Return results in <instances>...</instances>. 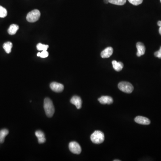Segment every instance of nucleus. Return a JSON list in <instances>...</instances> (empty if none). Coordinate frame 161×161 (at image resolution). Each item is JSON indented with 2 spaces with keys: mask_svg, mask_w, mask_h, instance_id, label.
<instances>
[{
  "mask_svg": "<svg viewBox=\"0 0 161 161\" xmlns=\"http://www.w3.org/2000/svg\"><path fill=\"white\" fill-rule=\"evenodd\" d=\"M46 114L48 117H51L55 112V108L52 101L49 98H46L44 101L43 104Z\"/></svg>",
  "mask_w": 161,
  "mask_h": 161,
  "instance_id": "nucleus-1",
  "label": "nucleus"
},
{
  "mask_svg": "<svg viewBox=\"0 0 161 161\" xmlns=\"http://www.w3.org/2000/svg\"><path fill=\"white\" fill-rule=\"evenodd\" d=\"M91 139L94 144H101L104 141V134L100 131H95L91 135Z\"/></svg>",
  "mask_w": 161,
  "mask_h": 161,
  "instance_id": "nucleus-2",
  "label": "nucleus"
},
{
  "mask_svg": "<svg viewBox=\"0 0 161 161\" xmlns=\"http://www.w3.org/2000/svg\"><path fill=\"white\" fill-rule=\"evenodd\" d=\"M118 88L122 92L130 94L133 91V87L130 83L126 82H122L119 83Z\"/></svg>",
  "mask_w": 161,
  "mask_h": 161,
  "instance_id": "nucleus-3",
  "label": "nucleus"
},
{
  "mask_svg": "<svg viewBox=\"0 0 161 161\" xmlns=\"http://www.w3.org/2000/svg\"><path fill=\"white\" fill-rule=\"evenodd\" d=\"M40 16V11L38 9H34L27 14L26 20L30 22H35L39 19Z\"/></svg>",
  "mask_w": 161,
  "mask_h": 161,
  "instance_id": "nucleus-4",
  "label": "nucleus"
},
{
  "mask_svg": "<svg viewBox=\"0 0 161 161\" xmlns=\"http://www.w3.org/2000/svg\"><path fill=\"white\" fill-rule=\"evenodd\" d=\"M70 151L74 154H79L82 152V148L78 143L76 141H72L68 145Z\"/></svg>",
  "mask_w": 161,
  "mask_h": 161,
  "instance_id": "nucleus-5",
  "label": "nucleus"
},
{
  "mask_svg": "<svg viewBox=\"0 0 161 161\" xmlns=\"http://www.w3.org/2000/svg\"><path fill=\"white\" fill-rule=\"evenodd\" d=\"M50 87L51 90L55 92H61L63 91L64 89V87L62 84L56 83V82L51 83Z\"/></svg>",
  "mask_w": 161,
  "mask_h": 161,
  "instance_id": "nucleus-6",
  "label": "nucleus"
},
{
  "mask_svg": "<svg viewBox=\"0 0 161 161\" xmlns=\"http://www.w3.org/2000/svg\"><path fill=\"white\" fill-rule=\"evenodd\" d=\"M70 103L74 105L76 108L79 109L82 108V100L80 97L78 96H74L70 100Z\"/></svg>",
  "mask_w": 161,
  "mask_h": 161,
  "instance_id": "nucleus-7",
  "label": "nucleus"
},
{
  "mask_svg": "<svg viewBox=\"0 0 161 161\" xmlns=\"http://www.w3.org/2000/svg\"><path fill=\"white\" fill-rule=\"evenodd\" d=\"M136 123L143 125H149L150 124V120L145 117L142 116H137L135 118Z\"/></svg>",
  "mask_w": 161,
  "mask_h": 161,
  "instance_id": "nucleus-8",
  "label": "nucleus"
},
{
  "mask_svg": "<svg viewBox=\"0 0 161 161\" xmlns=\"http://www.w3.org/2000/svg\"><path fill=\"white\" fill-rule=\"evenodd\" d=\"M113 53V49L112 47H109L105 48L101 53V56L103 58H108L110 57Z\"/></svg>",
  "mask_w": 161,
  "mask_h": 161,
  "instance_id": "nucleus-9",
  "label": "nucleus"
},
{
  "mask_svg": "<svg viewBox=\"0 0 161 161\" xmlns=\"http://www.w3.org/2000/svg\"><path fill=\"white\" fill-rule=\"evenodd\" d=\"M137 52V56L138 57L144 55L145 52V47L144 44L142 43L138 42L136 44Z\"/></svg>",
  "mask_w": 161,
  "mask_h": 161,
  "instance_id": "nucleus-10",
  "label": "nucleus"
},
{
  "mask_svg": "<svg viewBox=\"0 0 161 161\" xmlns=\"http://www.w3.org/2000/svg\"><path fill=\"white\" fill-rule=\"evenodd\" d=\"M98 101L102 104H111L113 102L112 98L108 96H103L98 99Z\"/></svg>",
  "mask_w": 161,
  "mask_h": 161,
  "instance_id": "nucleus-11",
  "label": "nucleus"
},
{
  "mask_svg": "<svg viewBox=\"0 0 161 161\" xmlns=\"http://www.w3.org/2000/svg\"><path fill=\"white\" fill-rule=\"evenodd\" d=\"M35 136L37 137L39 143L42 144L45 142V137L43 132L40 130H38L35 132Z\"/></svg>",
  "mask_w": 161,
  "mask_h": 161,
  "instance_id": "nucleus-12",
  "label": "nucleus"
},
{
  "mask_svg": "<svg viewBox=\"0 0 161 161\" xmlns=\"http://www.w3.org/2000/svg\"><path fill=\"white\" fill-rule=\"evenodd\" d=\"M112 64L114 70L116 71H120L124 67V64L121 62H117L116 60H113Z\"/></svg>",
  "mask_w": 161,
  "mask_h": 161,
  "instance_id": "nucleus-13",
  "label": "nucleus"
},
{
  "mask_svg": "<svg viewBox=\"0 0 161 161\" xmlns=\"http://www.w3.org/2000/svg\"><path fill=\"white\" fill-rule=\"evenodd\" d=\"M19 29V26L16 24H12L8 29V32L10 35H14L16 34Z\"/></svg>",
  "mask_w": 161,
  "mask_h": 161,
  "instance_id": "nucleus-14",
  "label": "nucleus"
},
{
  "mask_svg": "<svg viewBox=\"0 0 161 161\" xmlns=\"http://www.w3.org/2000/svg\"><path fill=\"white\" fill-rule=\"evenodd\" d=\"M9 133V131L6 129H3L0 131V143L4 142L5 137Z\"/></svg>",
  "mask_w": 161,
  "mask_h": 161,
  "instance_id": "nucleus-15",
  "label": "nucleus"
},
{
  "mask_svg": "<svg viewBox=\"0 0 161 161\" xmlns=\"http://www.w3.org/2000/svg\"><path fill=\"white\" fill-rule=\"evenodd\" d=\"M13 47V44L10 42H7L3 44V47L4 49L7 53L9 54L11 51V49Z\"/></svg>",
  "mask_w": 161,
  "mask_h": 161,
  "instance_id": "nucleus-16",
  "label": "nucleus"
},
{
  "mask_svg": "<svg viewBox=\"0 0 161 161\" xmlns=\"http://www.w3.org/2000/svg\"><path fill=\"white\" fill-rule=\"evenodd\" d=\"M109 3L116 5H123L125 4L127 0H108Z\"/></svg>",
  "mask_w": 161,
  "mask_h": 161,
  "instance_id": "nucleus-17",
  "label": "nucleus"
},
{
  "mask_svg": "<svg viewBox=\"0 0 161 161\" xmlns=\"http://www.w3.org/2000/svg\"><path fill=\"white\" fill-rule=\"evenodd\" d=\"M36 47H37V49L38 50L43 51L47 50L49 46L47 45H45V44L39 43L37 45Z\"/></svg>",
  "mask_w": 161,
  "mask_h": 161,
  "instance_id": "nucleus-18",
  "label": "nucleus"
},
{
  "mask_svg": "<svg viewBox=\"0 0 161 161\" xmlns=\"http://www.w3.org/2000/svg\"><path fill=\"white\" fill-rule=\"evenodd\" d=\"M7 11L5 8L0 5V18H5L7 16Z\"/></svg>",
  "mask_w": 161,
  "mask_h": 161,
  "instance_id": "nucleus-19",
  "label": "nucleus"
},
{
  "mask_svg": "<svg viewBox=\"0 0 161 161\" xmlns=\"http://www.w3.org/2000/svg\"><path fill=\"white\" fill-rule=\"evenodd\" d=\"M37 55L43 58H46L48 56V52L47 51H43L42 52H38Z\"/></svg>",
  "mask_w": 161,
  "mask_h": 161,
  "instance_id": "nucleus-20",
  "label": "nucleus"
},
{
  "mask_svg": "<svg viewBox=\"0 0 161 161\" xmlns=\"http://www.w3.org/2000/svg\"><path fill=\"white\" fill-rule=\"evenodd\" d=\"M143 0H128V1L133 5H138L141 4Z\"/></svg>",
  "mask_w": 161,
  "mask_h": 161,
  "instance_id": "nucleus-21",
  "label": "nucleus"
},
{
  "mask_svg": "<svg viewBox=\"0 0 161 161\" xmlns=\"http://www.w3.org/2000/svg\"><path fill=\"white\" fill-rule=\"evenodd\" d=\"M154 55L158 58L161 59V46L160 47V49L158 51H156L154 53Z\"/></svg>",
  "mask_w": 161,
  "mask_h": 161,
  "instance_id": "nucleus-22",
  "label": "nucleus"
},
{
  "mask_svg": "<svg viewBox=\"0 0 161 161\" xmlns=\"http://www.w3.org/2000/svg\"><path fill=\"white\" fill-rule=\"evenodd\" d=\"M158 26H161V21H159L158 22Z\"/></svg>",
  "mask_w": 161,
  "mask_h": 161,
  "instance_id": "nucleus-23",
  "label": "nucleus"
},
{
  "mask_svg": "<svg viewBox=\"0 0 161 161\" xmlns=\"http://www.w3.org/2000/svg\"><path fill=\"white\" fill-rule=\"evenodd\" d=\"M104 1L105 3H106V4H108V3H109V1L108 0H104Z\"/></svg>",
  "mask_w": 161,
  "mask_h": 161,
  "instance_id": "nucleus-24",
  "label": "nucleus"
},
{
  "mask_svg": "<svg viewBox=\"0 0 161 161\" xmlns=\"http://www.w3.org/2000/svg\"><path fill=\"white\" fill-rule=\"evenodd\" d=\"M159 34L161 35V26H160L159 29Z\"/></svg>",
  "mask_w": 161,
  "mask_h": 161,
  "instance_id": "nucleus-25",
  "label": "nucleus"
},
{
  "mask_svg": "<svg viewBox=\"0 0 161 161\" xmlns=\"http://www.w3.org/2000/svg\"><path fill=\"white\" fill-rule=\"evenodd\" d=\"M114 161H120L119 160H114Z\"/></svg>",
  "mask_w": 161,
  "mask_h": 161,
  "instance_id": "nucleus-26",
  "label": "nucleus"
},
{
  "mask_svg": "<svg viewBox=\"0 0 161 161\" xmlns=\"http://www.w3.org/2000/svg\"><path fill=\"white\" fill-rule=\"evenodd\" d=\"M160 1H161V0H160Z\"/></svg>",
  "mask_w": 161,
  "mask_h": 161,
  "instance_id": "nucleus-27",
  "label": "nucleus"
}]
</instances>
